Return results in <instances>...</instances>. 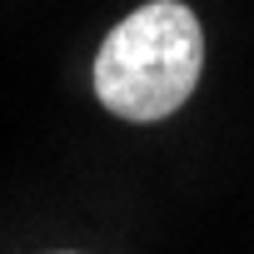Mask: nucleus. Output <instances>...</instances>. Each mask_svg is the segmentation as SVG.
<instances>
[{
	"label": "nucleus",
	"instance_id": "nucleus-1",
	"mask_svg": "<svg viewBox=\"0 0 254 254\" xmlns=\"http://www.w3.org/2000/svg\"><path fill=\"white\" fill-rule=\"evenodd\" d=\"M204 30L190 5L150 0L125 15L95 55V95L120 120H165L199 85Z\"/></svg>",
	"mask_w": 254,
	"mask_h": 254
}]
</instances>
